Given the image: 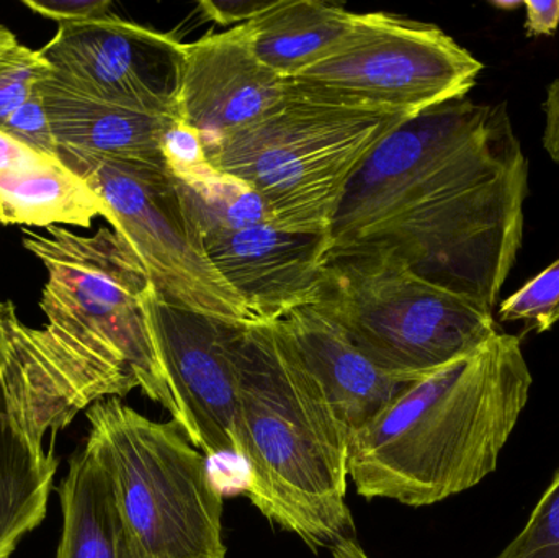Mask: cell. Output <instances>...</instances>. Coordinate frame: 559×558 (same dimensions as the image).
<instances>
[{"label": "cell", "mask_w": 559, "mask_h": 558, "mask_svg": "<svg viewBox=\"0 0 559 558\" xmlns=\"http://www.w3.org/2000/svg\"><path fill=\"white\" fill-rule=\"evenodd\" d=\"M528 161L508 105L469 98L388 134L352 177L329 258L390 252L495 313L524 239Z\"/></svg>", "instance_id": "cell-1"}, {"label": "cell", "mask_w": 559, "mask_h": 558, "mask_svg": "<svg viewBox=\"0 0 559 558\" xmlns=\"http://www.w3.org/2000/svg\"><path fill=\"white\" fill-rule=\"evenodd\" d=\"M23 246L46 271L41 328L13 313L2 380L16 431L38 454L45 436L105 399L140 389L173 415L174 405L147 327L150 275L114 229L94 235L51 226L25 229Z\"/></svg>", "instance_id": "cell-2"}, {"label": "cell", "mask_w": 559, "mask_h": 558, "mask_svg": "<svg viewBox=\"0 0 559 558\" xmlns=\"http://www.w3.org/2000/svg\"><path fill=\"white\" fill-rule=\"evenodd\" d=\"M531 387L521 337L506 333L414 380L348 439L355 490L420 508L476 487L498 468Z\"/></svg>", "instance_id": "cell-3"}, {"label": "cell", "mask_w": 559, "mask_h": 558, "mask_svg": "<svg viewBox=\"0 0 559 558\" xmlns=\"http://www.w3.org/2000/svg\"><path fill=\"white\" fill-rule=\"evenodd\" d=\"M238 377L236 446L252 504L316 554L370 558L345 500L347 431L277 323L242 327Z\"/></svg>", "instance_id": "cell-4"}, {"label": "cell", "mask_w": 559, "mask_h": 558, "mask_svg": "<svg viewBox=\"0 0 559 558\" xmlns=\"http://www.w3.org/2000/svg\"><path fill=\"white\" fill-rule=\"evenodd\" d=\"M411 118L401 111L322 104L288 91L285 100L254 123L205 144L206 159L261 197L269 225L329 235L352 177Z\"/></svg>", "instance_id": "cell-5"}, {"label": "cell", "mask_w": 559, "mask_h": 558, "mask_svg": "<svg viewBox=\"0 0 559 558\" xmlns=\"http://www.w3.org/2000/svg\"><path fill=\"white\" fill-rule=\"evenodd\" d=\"M85 416V448L110 480L134 558H226L222 490L179 425L121 399L100 400Z\"/></svg>", "instance_id": "cell-6"}, {"label": "cell", "mask_w": 559, "mask_h": 558, "mask_svg": "<svg viewBox=\"0 0 559 558\" xmlns=\"http://www.w3.org/2000/svg\"><path fill=\"white\" fill-rule=\"evenodd\" d=\"M316 307L384 372L417 380L501 333L495 313L417 275L390 252L328 258Z\"/></svg>", "instance_id": "cell-7"}, {"label": "cell", "mask_w": 559, "mask_h": 558, "mask_svg": "<svg viewBox=\"0 0 559 558\" xmlns=\"http://www.w3.org/2000/svg\"><path fill=\"white\" fill-rule=\"evenodd\" d=\"M485 64L432 23L355 13L347 35L288 81L296 97L417 115L465 98Z\"/></svg>", "instance_id": "cell-8"}, {"label": "cell", "mask_w": 559, "mask_h": 558, "mask_svg": "<svg viewBox=\"0 0 559 558\" xmlns=\"http://www.w3.org/2000/svg\"><path fill=\"white\" fill-rule=\"evenodd\" d=\"M58 157L104 200L111 228L131 246L160 297L231 323L254 321L210 261L202 233L167 167L62 146Z\"/></svg>", "instance_id": "cell-9"}, {"label": "cell", "mask_w": 559, "mask_h": 558, "mask_svg": "<svg viewBox=\"0 0 559 558\" xmlns=\"http://www.w3.org/2000/svg\"><path fill=\"white\" fill-rule=\"evenodd\" d=\"M146 317L173 399V422L205 455L238 458V346L246 323L180 307L154 288L146 300Z\"/></svg>", "instance_id": "cell-10"}, {"label": "cell", "mask_w": 559, "mask_h": 558, "mask_svg": "<svg viewBox=\"0 0 559 558\" xmlns=\"http://www.w3.org/2000/svg\"><path fill=\"white\" fill-rule=\"evenodd\" d=\"M180 43L114 13L59 23L41 51L69 87L144 114L173 117Z\"/></svg>", "instance_id": "cell-11"}, {"label": "cell", "mask_w": 559, "mask_h": 558, "mask_svg": "<svg viewBox=\"0 0 559 558\" xmlns=\"http://www.w3.org/2000/svg\"><path fill=\"white\" fill-rule=\"evenodd\" d=\"M286 97L288 81L259 61L248 23L177 48L174 115L205 144L254 123Z\"/></svg>", "instance_id": "cell-12"}, {"label": "cell", "mask_w": 559, "mask_h": 558, "mask_svg": "<svg viewBox=\"0 0 559 558\" xmlns=\"http://www.w3.org/2000/svg\"><path fill=\"white\" fill-rule=\"evenodd\" d=\"M223 281L245 301L254 321L277 323L319 304L324 292L329 235L280 231L269 223L203 236Z\"/></svg>", "instance_id": "cell-13"}, {"label": "cell", "mask_w": 559, "mask_h": 558, "mask_svg": "<svg viewBox=\"0 0 559 558\" xmlns=\"http://www.w3.org/2000/svg\"><path fill=\"white\" fill-rule=\"evenodd\" d=\"M277 324L348 439L414 382L371 363L341 324L316 305L292 311Z\"/></svg>", "instance_id": "cell-14"}, {"label": "cell", "mask_w": 559, "mask_h": 558, "mask_svg": "<svg viewBox=\"0 0 559 558\" xmlns=\"http://www.w3.org/2000/svg\"><path fill=\"white\" fill-rule=\"evenodd\" d=\"M39 88L58 146L167 167L164 143L176 118L91 97L69 87L52 72Z\"/></svg>", "instance_id": "cell-15"}, {"label": "cell", "mask_w": 559, "mask_h": 558, "mask_svg": "<svg viewBox=\"0 0 559 558\" xmlns=\"http://www.w3.org/2000/svg\"><path fill=\"white\" fill-rule=\"evenodd\" d=\"M354 19L355 12L321 0H274L248 28L259 61L292 79L324 58Z\"/></svg>", "instance_id": "cell-16"}, {"label": "cell", "mask_w": 559, "mask_h": 558, "mask_svg": "<svg viewBox=\"0 0 559 558\" xmlns=\"http://www.w3.org/2000/svg\"><path fill=\"white\" fill-rule=\"evenodd\" d=\"M59 497L64 526L56 558H134L110 480L85 446L72 455Z\"/></svg>", "instance_id": "cell-17"}, {"label": "cell", "mask_w": 559, "mask_h": 558, "mask_svg": "<svg viewBox=\"0 0 559 558\" xmlns=\"http://www.w3.org/2000/svg\"><path fill=\"white\" fill-rule=\"evenodd\" d=\"M97 216L111 222L104 200L62 163L22 173H0L3 226L88 229Z\"/></svg>", "instance_id": "cell-18"}, {"label": "cell", "mask_w": 559, "mask_h": 558, "mask_svg": "<svg viewBox=\"0 0 559 558\" xmlns=\"http://www.w3.org/2000/svg\"><path fill=\"white\" fill-rule=\"evenodd\" d=\"M56 468L52 452L38 454L16 431L0 385V558L45 520Z\"/></svg>", "instance_id": "cell-19"}, {"label": "cell", "mask_w": 559, "mask_h": 558, "mask_svg": "<svg viewBox=\"0 0 559 558\" xmlns=\"http://www.w3.org/2000/svg\"><path fill=\"white\" fill-rule=\"evenodd\" d=\"M170 174L202 236L269 223L261 197L241 180L216 170L209 159L192 169Z\"/></svg>", "instance_id": "cell-20"}, {"label": "cell", "mask_w": 559, "mask_h": 558, "mask_svg": "<svg viewBox=\"0 0 559 558\" xmlns=\"http://www.w3.org/2000/svg\"><path fill=\"white\" fill-rule=\"evenodd\" d=\"M498 314L501 321H522L525 333H545L559 323V258L501 301Z\"/></svg>", "instance_id": "cell-21"}, {"label": "cell", "mask_w": 559, "mask_h": 558, "mask_svg": "<svg viewBox=\"0 0 559 558\" xmlns=\"http://www.w3.org/2000/svg\"><path fill=\"white\" fill-rule=\"evenodd\" d=\"M52 66L41 49L16 43L0 55V124L35 94Z\"/></svg>", "instance_id": "cell-22"}, {"label": "cell", "mask_w": 559, "mask_h": 558, "mask_svg": "<svg viewBox=\"0 0 559 558\" xmlns=\"http://www.w3.org/2000/svg\"><path fill=\"white\" fill-rule=\"evenodd\" d=\"M496 558H559V468L524 530Z\"/></svg>", "instance_id": "cell-23"}, {"label": "cell", "mask_w": 559, "mask_h": 558, "mask_svg": "<svg viewBox=\"0 0 559 558\" xmlns=\"http://www.w3.org/2000/svg\"><path fill=\"white\" fill-rule=\"evenodd\" d=\"M0 130L12 134L13 138L45 156L58 157V143L52 134L39 85L35 94L0 124Z\"/></svg>", "instance_id": "cell-24"}, {"label": "cell", "mask_w": 559, "mask_h": 558, "mask_svg": "<svg viewBox=\"0 0 559 558\" xmlns=\"http://www.w3.org/2000/svg\"><path fill=\"white\" fill-rule=\"evenodd\" d=\"M23 5L58 23L84 22L110 13V0H23Z\"/></svg>", "instance_id": "cell-25"}, {"label": "cell", "mask_w": 559, "mask_h": 558, "mask_svg": "<svg viewBox=\"0 0 559 558\" xmlns=\"http://www.w3.org/2000/svg\"><path fill=\"white\" fill-rule=\"evenodd\" d=\"M272 2L264 0H203L199 3L202 15L223 26H238L264 12Z\"/></svg>", "instance_id": "cell-26"}, {"label": "cell", "mask_w": 559, "mask_h": 558, "mask_svg": "<svg viewBox=\"0 0 559 558\" xmlns=\"http://www.w3.org/2000/svg\"><path fill=\"white\" fill-rule=\"evenodd\" d=\"M61 163L59 157H48L26 146L12 134L0 130V173H22L36 167Z\"/></svg>", "instance_id": "cell-27"}, {"label": "cell", "mask_w": 559, "mask_h": 558, "mask_svg": "<svg viewBox=\"0 0 559 558\" xmlns=\"http://www.w3.org/2000/svg\"><path fill=\"white\" fill-rule=\"evenodd\" d=\"M524 7L527 10L525 32L528 36H551L558 32L559 0H545V2L527 0Z\"/></svg>", "instance_id": "cell-28"}, {"label": "cell", "mask_w": 559, "mask_h": 558, "mask_svg": "<svg viewBox=\"0 0 559 558\" xmlns=\"http://www.w3.org/2000/svg\"><path fill=\"white\" fill-rule=\"evenodd\" d=\"M544 111V147L548 156L559 164V79L548 85Z\"/></svg>", "instance_id": "cell-29"}, {"label": "cell", "mask_w": 559, "mask_h": 558, "mask_svg": "<svg viewBox=\"0 0 559 558\" xmlns=\"http://www.w3.org/2000/svg\"><path fill=\"white\" fill-rule=\"evenodd\" d=\"M16 313L15 305L12 301L0 300V385L10 359L9 321L12 314Z\"/></svg>", "instance_id": "cell-30"}, {"label": "cell", "mask_w": 559, "mask_h": 558, "mask_svg": "<svg viewBox=\"0 0 559 558\" xmlns=\"http://www.w3.org/2000/svg\"><path fill=\"white\" fill-rule=\"evenodd\" d=\"M16 36L9 26L0 23V55L16 45Z\"/></svg>", "instance_id": "cell-31"}, {"label": "cell", "mask_w": 559, "mask_h": 558, "mask_svg": "<svg viewBox=\"0 0 559 558\" xmlns=\"http://www.w3.org/2000/svg\"><path fill=\"white\" fill-rule=\"evenodd\" d=\"M492 5L501 7V9H514V7L521 5V3H519V2H515V3L495 2V3H492Z\"/></svg>", "instance_id": "cell-32"}]
</instances>
